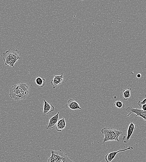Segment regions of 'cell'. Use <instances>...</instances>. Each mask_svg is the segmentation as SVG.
<instances>
[{
	"instance_id": "6da1fadb",
	"label": "cell",
	"mask_w": 146,
	"mask_h": 162,
	"mask_svg": "<svg viewBox=\"0 0 146 162\" xmlns=\"http://www.w3.org/2000/svg\"><path fill=\"white\" fill-rule=\"evenodd\" d=\"M21 59L19 52L14 48H10L3 53V59L5 64L14 68V65L18 60Z\"/></svg>"
},
{
	"instance_id": "7a4b0ae2",
	"label": "cell",
	"mask_w": 146,
	"mask_h": 162,
	"mask_svg": "<svg viewBox=\"0 0 146 162\" xmlns=\"http://www.w3.org/2000/svg\"><path fill=\"white\" fill-rule=\"evenodd\" d=\"M101 132L104 135L103 142L111 141H117L119 142V137L122 133L119 130L112 128H104L101 130Z\"/></svg>"
},
{
	"instance_id": "3957f363",
	"label": "cell",
	"mask_w": 146,
	"mask_h": 162,
	"mask_svg": "<svg viewBox=\"0 0 146 162\" xmlns=\"http://www.w3.org/2000/svg\"><path fill=\"white\" fill-rule=\"evenodd\" d=\"M29 95L20 87L19 84L13 85L10 89V96L15 101L26 99Z\"/></svg>"
},
{
	"instance_id": "277c9868",
	"label": "cell",
	"mask_w": 146,
	"mask_h": 162,
	"mask_svg": "<svg viewBox=\"0 0 146 162\" xmlns=\"http://www.w3.org/2000/svg\"><path fill=\"white\" fill-rule=\"evenodd\" d=\"M51 155L47 162H74L62 151L51 150Z\"/></svg>"
},
{
	"instance_id": "5b68a950",
	"label": "cell",
	"mask_w": 146,
	"mask_h": 162,
	"mask_svg": "<svg viewBox=\"0 0 146 162\" xmlns=\"http://www.w3.org/2000/svg\"><path fill=\"white\" fill-rule=\"evenodd\" d=\"M126 111L129 113L127 115V117L129 116L132 114L134 113L136 115L135 117L138 116L140 117L145 121L146 120V111L142 109L133 108L132 106L127 107L126 109Z\"/></svg>"
},
{
	"instance_id": "8992f818",
	"label": "cell",
	"mask_w": 146,
	"mask_h": 162,
	"mask_svg": "<svg viewBox=\"0 0 146 162\" xmlns=\"http://www.w3.org/2000/svg\"><path fill=\"white\" fill-rule=\"evenodd\" d=\"M133 149V147L131 146H129L126 148V149H124L119 150L117 151L110 152L106 155L105 157V160L107 162H111L115 159L118 153Z\"/></svg>"
},
{
	"instance_id": "52a82bcc",
	"label": "cell",
	"mask_w": 146,
	"mask_h": 162,
	"mask_svg": "<svg viewBox=\"0 0 146 162\" xmlns=\"http://www.w3.org/2000/svg\"><path fill=\"white\" fill-rule=\"evenodd\" d=\"M136 128L134 123H131L130 124L128 127L127 136L123 137L122 138L124 143L127 144L129 142L130 139Z\"/></svg>"
},
{
	"instance_id": "ba28073f",
	"label": "cell",
	"mask_w": 146,
	"mask_h": 162,
	"mask_svg": "<svg viewBox=\"0 0 146 162\" xmlns=\"http://www.w3.org/2000/svg\"><path fill=\"white\" fill-rule=\"evenodd\" d=\"M59 114L60 112H59L56 115L50 119L46 127L47 129H51L56 127L59 120Z\"/></svg>"
},
{
	"instance_id": "9c48e42d",
	"label": "cell",
	"mask_w": 146,
	"mask_h": 162,
	"mask_svg": "<svg viewBox=\"0 0 146 162\" xmlns=\"http://www.w3.org/2000/svg\"><path fill=\"white\" fill-rule=\"evenodd\" d=\"M64 78L63 73H61L59 76L55 75L54 79L51 81V83L52 85L53 88L55 89L61 84Z\"/></svg>"
},
{
	"instance_id": "30bf717a",
	"label": "cell",
	"mask_w": 146,
	"mask_h": 162,
	"mask_svg": "<svg viewBox=\"0 0 146 162\" xmlns=\"http://www.w3.org/2000/svg\"><path fill=\"white\" fill-rule=\"evenodd\" d=\"M43 112L42 116H45L51 112H54L55 108L54 106L51 103H48L45 100H44Z\"/></svg>"
},
{
	"instance_id": "8fae6325",
	"label": "cell",
	"mask_w": 146,
	"mask_h": 162,
	"mask_svg": "<svg viewBox=\"0 0 146 162\" xmlns=\"http://www.w3.org/2000/svg\"><path fill=\"white\" fill-rule=\"evenodd\" d=\"M65 107L67 109L71 110L82 109L79 103L72 98H70L68 100Z\"/></svg>"
},
{
	"instance_id": "7c38bea8",
	"label": "cell",
	"mask_w": 146,
	"mask_h": 162,
	"mask_svg": "<svg viewBox=\"0 0 146 162\" xmlns=\"http://www.w3.org/2000/svg\"><path fill=\"white\" fill-rule=\"evenodd\" d=\"M56 131L61 132L66 128L65 119V118L62 119L58 120L56 126Z\"/></svg>"
},
{
	"instance_id": "4fadbf2b",
	"label": "cell",
	"mask_w": 146,
	"mask_h": 162,
	"mask_svg": "<svg viewBox=\"0 0 146 162\" xmlns=\"http://www.w3.org/2000/svg\"><path fill=\"white\" fill-rule=\"evenodd\" d=\"M131 90V88H127L123 91L122 95L125 101H127L128 98L130 97Z\"/></svg>"
},
{
	"instance_id": "5bb4252c",
	"label": "cell",
	"mask_w": 146,
	"mask_h": 162,
	"mask_svg": "<svg viewBox=\"0 0 146 162\" xmlns=\"http://www.w3.org/2000/svg\"><path fill=\"white\" fill-rule=\"evenodd\" d=\"M35 82L38 85L42 88H43L45 86L46 80L44 78H42L40 77H37L35 79Z\"/></svg>"
},
{
	"instance_id": "9a60e30c",
	"label": "cell",
	"mask_w": 146,
	"mask_h": 162,
	"mask_svg": "<svg viewBox=\"0 0 146 162\" xmlns=\"http://www.w3.org/2000/svg\"><path fill=\"white\" fill-rule=\"evenodd\" d=\"M114 105L118 108L122 109L124 108V105L123 103V101H118L115 103Z\"/></svg>"
},
{
	"instance_id": "2e32d148",
	"label": "cell",
	"mask_w": 146,
	"mask_h": 162,
	"mask_svg": "<svg viewBox=\"0 0 146 162\" xmlns=\"http://www.w3.org/2000/svg\"><path fill=\"white\" fill-rule=\"evenodd\" d=\"M146 104V98H145L142 102L138 101V105L140 108H142L143 105Z\"/></svg>"
},
{
	"instance_id": "e0dca14e",
	"label": "cell",
	"mask_w": 146,
	"mask_h": 162,
	"mask_svg": "<svg viewBox=\"0 0 146 162\" xmlns=\"http://www.w3.org/2000/svg\"><path fill=\"white\" fill-rule=\"evenodd\" d=\"M141 74H138L137 75V77L138 78H140L141 77Z\"/></svg>"
}]
</instances>
